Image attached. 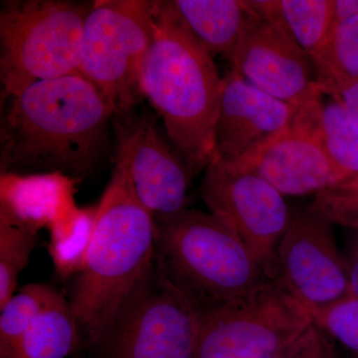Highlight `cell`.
Returning <instances> with one entry per match:
<instances>
[{
	"label": "cell",
	"instance_id": "6da1fadb",
	"mask_svg": "<svg viewBox=\"0 0 358 358\" xmlns=\"http://www.w3.org/2000/svg\"><path fill=\"white\" fill-rule=\"evenodd\" d=\"M83 270L69 299L84 345L105 357L155 274V223L115 166L99 202Z\"/></svg>",
	"mask_w": 358,
	"mask_h": 358
},
{
	"label": "cell",
	"instance_id": "7a4b0ae2",
	"mask_svg": "<svg viewBox=\"0 0 358 358\" xmlns=\"http://www.w3.org/2000/svg\"><path fill=\"white\" fill-rule=\"evenodd\" d=\"M1 174L91 173L107 141L113 110L79 72L36 82L2 103Z\"/></svg>",
	"mask_w": 358,
	"mask_h": 358
},
{
	"label": "cell",
	"instance_id": "3957f363",
	"mask_svg": "<svg viewBox=\"0 0 358 358\" xmlns=\"http://www.w3.org/2000/svg\"><path fill=\"white\" fill-rule=\"evenodd\" d=\"M221 81L211 54L188 31L171 2L155 1L154 39L141 92L192 176L206 169L215 154Z\"/></svg>",
	"mask_w": 358,
	"mask_h": 358
},
{
	"label": "cell",
	"instance_id": "277c9868",
	"mask_svg": "<svg viewBox=\"0 0 358 358\" xmlns=\"http://www.w3.org/2000/svg\"><path fill=\"white\" fill-rule=\"evenodd\" d=\"M155 223V267L200 312L256 293L268 277L248 247L213 214L181 212Z\"/></svg>",
	"mask_w": 358,
	"mask_h": 358
},
{
	"label": "cell",
	"instance_id": "5b68a950",
	"mask_svg": "<svg viewBox=\"0 0 358 358\" xmlns=\"http://www.w3.org/2000/svg\"><path fill=\"white\" fill-rule=\"evenodd\" d=\"M92 4L9 0L0 10L1 102L36 82L78 72Z\"/></svg>",
	"mask_w": 358,
	"mask_h": 358
},
{
	"label": "cell",
	"instance_id": "8992f818",
	"mask_svg": "<svg viewBox=\"0 0 358 358\" xmlns=\"http://www.w3.org/2000/svg\"><path fill=\"white\" fill-rule=\"evenodd\" d=\"M155 1L100 0L87 16L78 72L95 86L114 117L145 98L141 75L154 39Z\"/></svg>",
	"mask_w": 358,
	"mask_h": 358
},
{
	"label": "cell",
	"instance_id": "52a82bcc",
	"mask_svg": "<svg viewBox=\"0 0 358 358\" xmlns=\"http://www.w3.org/2000/svg\"><path fill=\"white\" fill-rule=\"evenodd\" d=\"M199 315L195 358H268L313 324L310 313L280 280Z\"/></svg>",
	"mask_w": 358,
	"mask_h": 358
},
{
	"label": "cell",
	"instance_id": "ba28073f",
	"mask_svg": "<svg viewBox=\"0 0 358 358\" xmlns=\"http://www.w3.org/2000/svg\"><path fill=\"white\" fill-rule=\"evenodd\" d=\"M200 196L209 212L241 238L268 277L277 280V249L293 217L284 195L260 176L214 154Z\"/></svg>",
	"mask_w": 358,
	"mask_h": 358
},
{
	"label": "cell",
	"instance_id": "9c48e42d",
	"mask_svg": "<svg viewBox=\"0 0 358 358\" xmlns=\"http://www.w3.org/2000/svg\"><path fill=\"white\" fill-rule=\"evenodd\" d=\"M114 117L115 166L155 222L189 209L192 171L154 117L134 110Z\"/></svg>",
	"mask_w": 358,
	"mask_h": 358
},
{
	"label": "cell",
	"instance_id": "30bf717a",
	"mask_svg": "<svg viewBox=\"0 0 358 358\" xmlns=\"http://www.w3.org/2000/svg\"><path fill=\"white\" fill-rule=\"evenodd\" d=\"M333 226L308 207L293 213L278 246L277 280L310 315L350 296L348 266Z\"/></svg>",
	"mask_w": 358,
	"mask_h": 358
},
{
	"label": "cell",
	"instance_id": "8fae6325",
	"mask_svg": "<svg viewBox=\"0 0 358 358\" xmlns=\"http://www.w3.org/2000/svg\"><path fill=\"white\" fill-rule=\"evenodd\" d=\"M199 334V310L155 267L103 358H195Z\"/></svg>",
	"mask_w": 358,
	"mask_h": 358
},
{
	"label": "cell",
	"instance_id": "7c38bea8",
	"mask_svg": "<svg viewBox=\"0 0 358 358\" xmlns=\"http://www.w3.org/2000/svg\"><path fill=\"white\" fill-rule=\"evenodd\" d=\"M227 60L250 84L296 107L324 95L307 52L279 25L258 16Z\"/></svg>",
	"mask_w": 358,
	"mask_h": 358
},
{
	"label": "cell",
	"instance_id": "4fadbf2b",
	"mask_svg": "<svg viewBox=\"0 0 358 358\" xmlns=\"http://www.w3.org/2000/svg\"><path fill=\"white\" fill-rule=\"evenodd\" d=\"M312 102L299 107L286 131L232 162L260 176L284 196H315L338 183L341 179L313 129Z\"/></svg>",
	"mask_w": 358,
	"mask_h": 358
},
{
	"label": "cell",
	"instance_id": "5bb4252c",
	"mask_svg": "<svg viewBox=\"0 0 358 358\" xmlns=\"http://www.w3.org/2000/svg\"><path fill=\"white\" fill-rule=\"evenodd\" d=\"M298 110L230 69L221 81L215 154L226 159H241L289 129Z\"/></svg>",
	"mask_w": 358,
	"mask_h": 358
},
{
	"label": "cell",
	"instance_id": "9a60e30c",
	"mask_svg": "<svg viewBox=\"0 0 358 358\" xmlns=\"http://www.w3.org/2000/svg\"><path fill=\"white\" fill-rule=\"evenodd\" d=\"M78 180L61 173L1 174L0 209L30 229H49L77 206Z\"/></svg>",
	"mask_w": 358,
	"mask_h": 358
},
{
	"label": "cell",
	"instance_id": "2e32d148",
	"mask_svg": "<svg viewBox=\"0 0 358 358\" xmlns=\"http://www.w3.org/2000/svg\"><path fill=\"white\" fill-rule=\"evenodd\" d=\"M183 25L213 55L229 58L252 21L257 18L243 0H173Z\"/></svg>",
	"mask_w": 358,
	"mask_h": 358
},
{
	"label": "cell",
	"instance_id": "e0dca14e",
	"mask_svg": "<svg viewBox=\"0 0 358 358\" xmlns=\"http://www.w3.org/2000/svg\"><path fill=\"white\" fill-rule=\"evenodd\" d=\"M84 345L69 300L58 293L15 345L0 358H72Z\"/></svg>",
	"mask_w": 358,
	"mask_h": 358
},
{
	"label": "cell",
	"instance_id": "ac0fdd59",
	"mask_svg": "<svg viewBox=\"0 0 358 358\" xmlns=\"http://www.w3.org/2000/svg\"><path fill=\"white\" fill-rule=\"evenodd\" d=\"M258 17L282 28L313 60L334 26V0H250Z\"/></svg>",
	"mask_w": 358,
	"mask_h": 358
},
{
	"label": "cell",
	"instance_id": "d6986e66",
	"mask_svg": "<svg viewBox=\"0 0 358 358\" xmlns=\"http://www.w3.org/2000/svg\"><path fill=\"white\" fill-rule=\"evenodd\" d=\"M312 120L317 141L341 181L358 176V133L343 106L333 98L324 102L322 95L312 102Z\"/></svg>",
	"mask_w": 358,
	"mask_h": 358
},
{
	"label": "cell",
	"instance_id": "ffe728a7",
	"mask_svg": "<svg viewBox=\"0 0 358 358\" xmlns=\"http://www.w3.org/2000/svg\"><path fill=\"white\" fill-rule=\"evenodd\" d=\"M98 206H76L49 227V256L56 274L63 281L83 270L95 230Z\"/></svg>",
	"mask_w": 358,
	"mask_h": 358
},
{
	"label": "cell",
	"instance_id": "44dd1931",
	"mask_svg": "<svg viewBox=\"0 0 358 358\" xmlns=\"http://www.w3.org/2000/svg\"><path fill=\"white\" fill-rule=\"evenodd\" d=\"M313 62L320 88L358 80V16L334 23Z\"/></svg>",
	"mask_w": 358,
	"mask_h": 358
},
{
	"label": "cell",
	"instance_id": "7402d4cb",
	"mask_svg": "<svg viewBox=\"0 0 358 358\" xmlns=\"http://www.w3.org/2000/svg\"><path fill=\"white\" fill-rule=\"evenodd\" d=\"M38 232L0 209V308L13 298L18 277L29 264Z\"/></svg>",
	"mask_w": 358,
	"mask_h": 358
},
{
	"label": "cell",
	"instance_id": "603a6c76",
	"mask_svg": "<svg viewBox=\"0 0 358 358\" xmlns=\"http://www.w3.org/2000/svg\"><path fill=\"white\" fill-rule=\"evenodd\" d=\"M58 293L48 285H25L0 308V355L15 345Z\"/></svg>",
	"mask_w": 358,
	"mask_h": 358
},
{
	"label": "cell",
	"instance_id": "cb8c5ba5",
	"mask_svg": "<svg viewBox=\"0 0 358 358\" xmlns=\"http://www.w3.org/2000/svg\"><path fill=\"white\" fill-rule=\"evenodd\" d=\"M308 208L333 225L358 230V176L315 195Z\"/></svg>",
	"mask_w": 358,
	"mask_h": 358
},
{
	"label": "cell",
	"instance_id": "d4e9b609",
	"mask_svg": "<svg viewBox=\"0 0 358 358\" xmlns=\"http://www.w3.org/2000/svg\"><path fill=\"white\" fill-rule=\"evenodd\" d=\"M313 324L358 358V300L348 298L312 315Z\"/></svg>",
	"mask_w": 358,
	"mask_h": 358
},
{
	"label": "cell",
	"instance_id": "484cf974",
	"mask_svg": "<svg viewBox=\"0 0 358 358\" xmlns=\"http://www.w3.org/2000/svg\"><path fill=\"white\" fill-rule=\"evenodd\" d=\"M320 333L319 327L313 324L301 336L268 358H313L319 345Z\"/></svg>",
	"mask_w": 358,
	"mask_h": 358
},
{
	"label": "cell",
	"instance_id": "4316f807",
	"mask_svg": "<svg viewBox=\"0 0 358 358\" xmlns=\"http://www.w3.org/2000/svg\"><path fill=\"white\" fill-rule=\"evenodd\" d=\"M324 94L338 101L352 120L358 133V80L322 87Z\"/></svg>",
	"mask_w": 358,
	"mask_h": 358
},
{
	"label": "cell",
	"instance_id": "83f0119b",
	"mask_svg": "<svg viewBox=\"0 0 358 358\" xmlns=\"http://www.w3.org/2000/svg\"><path fill=\"white\" fill-rule=\"evenodd\" d=\"M346 260L348 266V281H350V296L348 298L358 300V230L355 235L350 256Z\"/></svg>",
	"mask_w": 358,
	"mask_h": 358
},
{
	"label": "cell",
	"instance_id": "f1b7e54d",
	"mask_svg": "<svg viewBox=\"0 0 358 358\" xmlns=\"http://www.w3.org/2000/svg\"><path fill=\"white\" fill-rule=\"evenodd\" d=\"M358 16V0H334V24Z\"/></svg>",
	"mask_w": 358,
	"mask_h": 358
},
{
	"label": "cell",
	"instance_id": "f546056e",
	"mask_svg": "<svg viewBox=\"0 0 358 358\" xmlns=\"http://www.w3.org/2000/svg\"><path fill=\"white\" fill-rule=\"evenodd\" d=\"M313 358H341L336 346L322 331L320 333L319 345H317V352L313 355Z\"/></svg>",
	"mask_w": 358,
	"mask_h": 358
},
{
	"label": "cell",
	"instance_id": "4dcf8cb0",
	"mask_svg": "<svg viewBox=\"0 0 358 358\" xmlns=\"http://www.w3.org/2000/svg\"><path fill=\"white\" fill-rule=\"evenodd\" d=\"M72 358H83V357H72Z\"/></svg>",
	"mask_w": 358,
	"mask_h": 358
},
{
	"label": "cell",
	"instance_id": "1f68e13d",
	"mask_svg": "<svg viewBox=\"0 0 358 358\" xmlns=\"http://www.w3.org/2000/svg\"><path fill=\"white\" fill-rule=\"evenodd\" d=\"M353 358H355V357H353Z\"/></svg>",
	"mask_w": 358,
	"mask_h": 358
}]
</instances>
